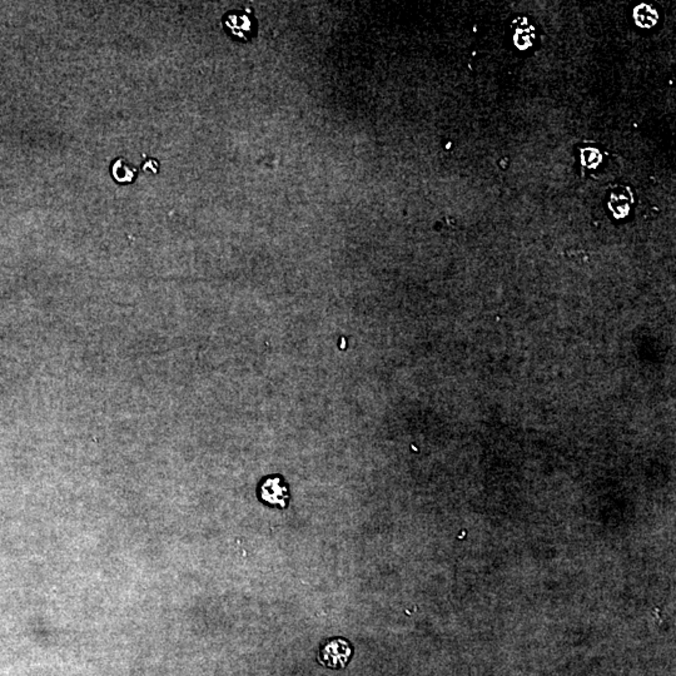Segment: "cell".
I'll list each match as a JSON object with an SVG mask.
<instances>
[{"label": "cell", "instance_id": "1", "mask_svg": "<svg viewBox=\"0 0 676 676\" xmlns=\"http://www.w3.org/2000/svg\"><path fill=\"white\" fill-rule=\"evenodd\" d=\"M352 648L345 639H331L322 645L320 660L328 668L342 669L349 661Z\"/></svg>", "mask_w": 676, "mask_h": 676}, {"label": "cell", "instance_id": "5", "mask_svg": "<svg viewBox=\"0 0 676 676\" xmlns=\"http://www.w3.org/2000/svg\"><path fill=\"white\" fill-rule=\"evenodd\" d=\"M112 173H113L115 181L119 182V183H131V182L134 181L135 175H137V171L134 168L131 167L123 160H118V161L114 162L113 163Z\"/></svg>", "mask_w": 676, "mask_h": 676}, {"label": "cell", "instance_id": "3", "mask_svg": "<svg viewBox=\"0 0 676 676\" xmlns=\"http://www.w3.org/2000/svg\"><path fill=\"white\" fill-rule=\"evenodd\" d=\"M224 29L235 39L248 41L255 33L253 19L242 12H232L226 14L223 18Z\"/></svg>", "mask_w": 676, "mask_h": 676}, {"label": "cell", "instance_id": "2", "mask_svg": "<svg viewBox=\"0 0 676 676\" xmlns=\"http://www.w3.org/2000/svg\"><path fill=\"white\" fill-rule=\"evenodd\" d=\"M260 497L262 501L269 505L286 508L289 494L283 479L280 476H271L264 479L260 486Z\"/></svg>", "mask_w": 676, "mask_h": 676}, {"label": "cell", "instance_id": "7", "mask_svg": "<svg viewBox=\"0 0 676 676\" xmlns=\"http://www.w3.org/2000/svg\"><path fill=\"white\" fill-rule=\"evenodd\" d=\"M583 154H586V155H596L595 157L596 161L594 162V166H595V167H596V164H599V163H600V161L603 160V158H600V154H599V151H596V149H594V148H591V149H586V151L583 152ZM588 158H589L590 161L588 162V163H586V167H591V164H592V161H594V157H588ZM588 158H583V160H588ZM594 166H592V167H594Z\"/></svg>", "mask_w": 676, "mask_h": 676}, {"label": "cell", "instance_id": "8", "mask_svg": "<svg viewBox=\"0 0 676 676\" xmlns=\"http://www.w3.org/2000/svg\"><path fill=\"white\" fill-rule=\"evenodd\" d=\"M154 164H158V162H155L153 161V160H151V161L148 162L147 164H144V167L143 168H144V169H149V168H152V169H153L154 173H155V172H158V169H157V168L153 167Z\"/></svg>", "mask_w": 676, "mask_h": 676}, {"label": "cell", "instance_id": "6", "mask_svg": "<svg viewBox=\"0 0 676 676\" xmlns=\"http://www.w3.org/2000/svg\"><path fill=\"white\" fill-rule=\"evenodd\" d=\"M530 34L534 35V28L530 30L529 24H526V27L517 28L515 30V37H514L516 47L521 49V50H525V49L531 47L535 37H530Z\"/></svg>", "mask_w": 676, "mask_h": 676}, {"label": "cell", "instance_id": "4", "mask_svg": "<svg viewBox=\"0 0 676 676\" xmlns=\"http://www.w3.org/2000/svg\"><path fill=\"white\" fill-rule=\"evenodd\" d=\"M634 21L637 27L650 29L657 24L659 13L655 8L649 4H640L634 9Z\"/></svg>", "mask_w": 676, "mask_h": 676}]
</instances>
